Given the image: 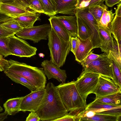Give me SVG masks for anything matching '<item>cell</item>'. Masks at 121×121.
<instances>
[{"instance_id":"1","label":"cell","mask_w":121,"mask_h":121,"mask_svg":"<svg viewBox=\"0 0 121 121\" xmlns=\"http://www.w3.org/2000/svg\"><path fill=\"white\" fill-rule=\"evenodd\" d=\"M42 101L35 112L42 121H54L68 113L58 91L53 84L48 83Z\"/></svg>"},{"instance_id":"2","label":"cell","mask_w":121,"mask_h":121,"mask_svg":"<svg viewBox=\"0 0 121 121\" xmlns=\"http://www.w3.org/2000/svg\"><path fill=\"white\" fill-rule=\"evenodd\" d=\"M4 71L23 77L32 83L36 90L45 86L46 78L42 68L32 66L12 60H7Z\"/></svg>"},{"instance_id":"3","label":"cell","mask_w":121,"mask_h":121,"mask_svg":"<svg viewBox=\"0 0 121 121\" xmlns=\"http://www.w3.org/2000/svg\"><path fill=\"white\" fill-rule=\"evenodd\" d=\"M56 87L69 114L77 116L85 109L86 102L77 89L75 81L62 83Z\"/></svg>"},{"instance_id":"4","label":"cell","mask_w":121,"mask_h":121,"mask_svg":"<svg viewBox=\"0 0 121 121\" xmlns=\"http://www.w3.org/2000/svg\"><path fill=\"white\" fill-rule=\"evenodd\" d=\"M48 39L51 60L56 65L60 67H62L65 64L67 56L70 51V41L66 42L59 37L51 27Z\"/></svg>"},{"instance_id":"5","label":"cell","mask_w":121,"mask_h":121,"mask_svg":"<svg viewBox=\"0 0 121 121\" xmlns=\"http://www.w3.org/2000/svg\"><path fill=\"white\" fill-rule=\"evenodd\" d=\"M100 75L84 69L75 81L77 89L85 101L89 95L94 93Z\"/></svg>"},{"instance_id":"6","label":"cell","mask_w":121,"mask_h":121,"mask_svg":"<svg viewBox=\"0 0 121 121\" xmlns=\"http://www.w3.org/2000/svg\"><path fill=\"white\" fill-rule=\"evenodd\" d=\"M84 68L87 71L99 74L113 80L112 63L107 54L104 53L101 54L100 56Z\"/></svg>"},{"instance_id":"7","label":"cell","mask_w":121,"mask_h":121,"mask_svg":"<svg viewBox=\"0 0 121 121\" xmlns=\"http://www.w3.org/2000/svg\"><path fill=\"white\" fill-rule=\"evenodd\" d=\"M51 29L50 24H46L28 28H23L17 33V36L24 40H29L34 43H38L41 40H47Z\"/></svg>"},{"instance_id":"8","label":"cell","mask_w":121,"mask_h":121,"mask_svg":"<svg viewBox=\"0 0 121 121\" xmlns=\"http://www.w3.org/2000/svg\"><path fill=\"white\" fill-rule=\"evenodd\" d=\"M8 46L11 55L30 57L36 54L37 49L23 39L14 35L9 37Z\"/></svg>"},{"instance_id":"9","label":"cell","mask_w":121,"mask_h":121,"mask_svg":"<svg viewBox=\"0 0 121 121\" xmlns=\"http://www.w3.org/2000/svg\"><path fill=\"white\" fill-rule=\"evenodd\" d=\"M99 33L100 39L99 48L102 52L108 55L110 52L114 53L117 52L121 53V47L118 46L114 41L110 29L99 26Z\"/></svg>"},{"instance_id":"10","label":"cell","mask_w":121,"mask_h":121,"mask_svg":"<svg viewBox=\"0 0 121 121\" xmlns=\"http://www.w3.org/2000/svg\"><path fill=\"white\" fill-rule=\"evenodd\" d=\"M121 91V88L111 79L100 75L98 85L94 92L95 99Z\"/></svg>"},{"instance_id":"11","label":"cell","mask_w":121,"mask_h":121,"mask_svg":"<svg viewBox=\"0 0 121 121\" xmlns=\"http://www.w3.org/2000/svg\"><path fill=\"white\" fill-rule=\"evenodd\" d=\"M41 65L45 75L49 80L54 78L61 83L65 82L67 78L66 71L61 69L51 60H44L41 63Z\"/></svg>"},{"instance_id":"12","label":"cell","mask_w":121,"mask_h":121,"mask_svg":"<svg viewBox=\"0 0 121 121\" xmlns=\"http://www.w3.org/2000/svg\"><path fill=\"white\" fill-rule=\"evenodd\" d=\"M0 12L13 18L26 14L36 13L32 10L1 3H0Z\"/></svg>"},{"instance_id":"13","label":"cell","mask_w":121,"mask_h":121,"mask_svg":"<svg viewBox=\"0 0 121 121\" xmlns=\"http://www.w3.org/2000/svg\"><path fill=\"white\" fill-rule=\"evenodd\" d=\"M56 17L62 24L70 34L71 37L78 35V25L76 16H61Z\"/></svg>"},{"instance_id":"14","label":"cell","mask_w":121,"mask_h":121,"mask_svg":"<svg viewBox=\"0 0 121 121\" xmlns=\"http://www.w3.org/2000/svg\"><path fill=\"white\" fill-rule=\"evenodd\" d=\"M57 6V14L74 16L78 0H55Z\"/></svg>"},{"instance_id":"15","label":"cell","mask_w":121,"mask_h":121,"mask_svg":"<svg viewBox=\"0 0 121 121\" xmlns=\"http://www.w3.org/2000/svg\"><path fill=\"white\" fill-rule=\"evenodd\" d=\"M48 20L51 27L53 28L57 35L65 41H70L71 37L70 34L56 16L50 17Z\"/></svg>"},{"instance_id":"16","label":"cell","mask_w":121,"mask_h":121,"mask_svg":"<svg viewBox=\"0 0 121 121\" xmlns=\"http://www.w3.org/2000/svg\"><path fill=\"white\" fill-rule=\"evenodd\" d=\"M78 38L79 46L74 55L75 60L80 63L86 57L93 49V46L89 39L82 40Z\"/></svg>"},{"instance_id":"17","label":"cell","mask_w":121,"mask_h":121,"mask_svg":"<svg viewBox=\"0 0 121 121\" xmlns=\"http://www.w3.org/2000/svg\"><path fill=\"white\" fill-rule=\"evenodd\" d=\"M24 96L17 97L8 99L3 104V107L9 115H14L20 111V107Z\"/></svg>"},{"instance_id":"18","label":"cell","mask_w":121,"mask_h":121,"mask_svg":"<svg viewBox=\"0 0 121 121\" xmlns=\"http://www.w3.org/2000/svg\"><path fill=\"white\" fill-rule=\"evenodd\" d=\"M39 15L36 13L26 14L13 18L23 28H28L33 26L36 21L39 20Z\"/></svg>"},{"instance_id":"19","label":"cell","mask_w":121,"mask_h":121,"mask_svg":"<svg viewBox=\"0 0 121 121\" xmlns=\"http://www.w3.org/2000/svg\"><path fill=\"white\" fill-rule=\"evenodd\" d=\"M110 30L118 45H121V16L115 15L112 22Z\"/></svg>"},{"instance_id":"20","label":"cell","mask_w":121,"mask_h":121,"mask_svg":"<svg viewBox=\"0 0 121 121\" xmlns=\"http://www.w3.org/2000/svg\"><path fill=\"white\" fill-rule=\"evenodd\" d=\"M119 106H120L108 104L100 102L95 99L93 102L87 105L85 110H92L95 112L96 113L106 110L116 108Z\"/></svg>"},{"instance_id":"21","label":"cell","mask_w":121,"mask_h":121,"mask_svg":"<svg viewBox=\"0 0 121 121\" xmlns=\"http://www.w3.org/2000/svg\"><path fill=\"white\" fill-rule=\"evenodd\" d=\"M100 102L108 104L121 106V91L109 95L95 99Z\"/></svg>"},{"instance_id":"22","label":"cell","mask_w":121,"mask_h":121,"mask_svg":"<svg viewBox=\"0 0 121 121\" xmlns=\"http://www.w3.org/2000/svg\"><path fill=\"white\" fill-rule=\"evenodd\" d=\"M4 72L6 75L13 81L24 86L31 91L36 90L33 84L23 77L14 73Z\"/></svg>"},{"instance_id":"23","label":"cell","mask_w":121,"mask_h":121,"mask_svg":"<svg viewBox=\"0 0 121 121\" xmlns=\"http://www.w3.org/2000/svg\"><path fill=\"white\" fill-rule=\"evenodd\" d=\"M121 118V116L95 113L91 117H80L79 121H119Z\"/></svg>"},{"instance_id":"24","label":"cell","mask_w":121,"mask_h":121,"mask_svg":"<svg viewBox=\"0 0 121 121\" xmlns=\"http://www.w3.org/2000/svg\"><path fill=\"white\" fill-rule=\"evenodd\" d=\"M115 14V13H113L112 9L105 10L99 23V25L110 30L111 23Z\"/></svg>"},{"instance_id":"25","label":"cell","mask_w":121,"mask_h":121,"mask_svg":"<svg viewBox=\"0 0 121 121\" xmlns=\"http://www.w3.org/2000/svg\"><path fill=\"white\" fill-rule=\"evenodd\" d=\"M110 59L112 65L113 79V81L121 88V67L116 61L114 58L110 53L108 55Z\"/></svg>"},{"instance_id":"26","label":"cell","mask_w":121,"mask_h":121,"mask_svg":"<svg viewBox=\"0 0 121 121\" xmlns=\"http://www.w3.org/2000/svg\"><path fill=\"white\" fill-rule=\"evenodd\" d=\"M43 5V13L50 17L57 14V4L55 0H40Z\"/></svg>"},{"instance_id":"27","label":"cell","mask_w":121,"mask_h":121,"mask_svg":"<svg viewBox=\"0 0 121 121\" xmlns=\"http://www.w3.org/2000/svg\"><path fill=\"white\" fill-rule=\"evenodd\" d=\"M88 7L90 13L99 23L104 10L108 9V7L104 4L101 5H95Z\"/></svg>"},{"instance_id":"28","label":"cell","mask_w":121,"mask_h":121,"mask_svg":"<svg viewBox=\"0 0 121 121\" xmlns=\"http://www.w3.org/2000/svg\"><path fill=\"white\" fill-rule=\"evenodd\" d=\"M45 92L46 90L45 88L31 91L30 93L35 111L42 101Z\"/></svg>"},{"instance_id":"29","label":"cell","mask_w":121,"mask_h":121,"mask_svg":"<svg viewBox=\"0 0 121 121\" xmlns=\"http://www.w3.org/2000/svg\"><path fill=\"white\" fill-rule=\"evenodd\" d=\"M20 111H35L31 94L24 96L22 99L20 107Z\"/></svg>"},{"instance_id":"30","label":"cell","mask_w":121,"mask_h":121,"mask_svg":"<svg viewBox=\"0 0 121 121\" xmlns=\"http://www.w3.org/2000/svg\"><path fill=\"white\" fill-rule=\"evenodd\" d=\"M76 16L78 25V37L82 40L90 39L88 31L86 25L80 18Z\"/></svg>"},{"instance_id":"31","label":"cell","mask_w":121,"mask_h":121,"mask_svg":"<svg viewBox=\"0 0 121 121\" xmlns=\"http://www.w3.org/2000/svg\"><path fill=\"white\" fill-rule=\"evenodd\" d=\"M9 37L0 38V56L4 57L11 55L8 44Z\"/></svg>"},{"instance_id":"32","label":"cell","mask_w":121,"mask_h":121,"mask_svg":"<svg viewBox=\"0 0 121 121\" xmlns=\"http://www.w3.org/2000/svg\"><path fill=\"white\" fill-rule=\"evenodd\" d=\"M1 25L12 31L15 34L23 28L17 22L13 19L1 24Z\"/></svg>"},{"instance_id":"33","label":"cell","mask_w":121,"mask_h":121,"mask_svg":"<svg viewBox=\"0 0 121 121\" xmlns=\"http://www.w3.org/2000/svg\"><path fill=\"white\" fill-rule=\"evenodd\" d=\"M29 9L39 13H44L43 7L40 0H32L28 5Z\"/></svg>"},{"instance_id":"34","label":"cell","mask_w":121,"mask_h":121,"mask_svg":"<svg viewBox=\"0 0 121 121\" xmlns=\"http://www.w3.org/2000/svg\"><path fill=\"white\" fill-rule=\"evenodd\" d=\"M0 3L9 4L24 9L31 10L29 9L28 5L22 0H0Z\"/></svg>"},{"instance_id":"35","label":"cell","mask_w":121,"mask_h":121,"mask_svg":"<svg viewBox=\"0 0 121 121\" xmlns=\"http://www.w3.org/2000/svg\"><path fill=\"white\" fill-rule=\"evenodd\" d=\"M101 55V54H95L91 51L86 57L80 62L81 64L83 67L84 68L99 57Z\"/></svg>"},{"instance_id":"36","label":"cell","mask_w":121,"mask_h":121,"mask_svg":"<svg viewBox=\"0 0 121 121\" xmlns=\"http://www.w3.org/2000/svg\"><path fill=\"white\" fill-rule=\"evenodd\" d=\"M96 113L117 116H121V106L116 108L99 112Z\"/></svg>"},{"instance_id":"37","label":"cell","mask_w":121,"mask_h":121,"mask_svg":"<svg viewBox=\"0 0 121 121\" xmlns=\"http://www.w3.org/2000/svg\"><path fill=\"white\" fill-rule=\"evenodd\" d=\"M70 42L71 46L70 51L75 55L79 46V38L78 36L71 37L70 38Z\"/></svg>"},{"instance_id":"38","label":"cell","mask_w":121,"mask_h":121,"mask_svg":"<svg viewBox=\"0 0 121 121\" xmlns=\"http://www.w3.org/2000/svg\"><path fill=\"white\" fill-rule=\"evenodd\" d=\"M15 34L12 31L0 25V38L8 37Z\"/></svg>"},{"instance_id":"39","label":"cell","mask_w":121,"mask_h":121,"mask_svg":"<svg viewBox=\"0 0 121 121\" xmlns=\"http://www.w3.org/2000/svg\"><path fill=\"white\" fill-rule=\"evenodd\" d=\"M105 0H90L84 4L80 5L77 8L87 7L95 5H102L104 4V2Z\"/></svg>"},{"instance_id":"40","label":"cell","mask_w":121,"mask_h":121,"mask_svg":"<svg viewBox=\"0 0 121 121\" xmlns=\"http://www.w3.org/2000/svg\"><path fill=\"white\" fill-rule=\"evenodd\" d=\"M78 121L77 116H73L68 113L61 117L55 120L54 121Z\"/></svg>"},{"instance_id":"41","label":"cell","mask_w":121,"mask_h":121,"mask_svg":"<svg viewBox=\"0 0 121 121\" xmlns=\"http://www.w3.org/2000/svg\"><path fill=\"white\" fill-rule=\"evenodd\" d=\"M40 120V118L38 115L34 111L31 112L26 120V121H39Z\"/></svg>"},{"instance_id":"42","label":"cell","mask_w":121,"mask_h":121,"mask_svg":"<svg viewBox=\"0 0 121 121\" xmlns=\"http://www.w3.org/2000/svg\"><path fill=\"white\" fill-rule=\"evenodd\" d=\"M13 18L4 14L0 12V25L7 22Z\"/></svg>"},{"instance_id":"43","label":"cell","mask_w":121,"mask_h":121,"mask_svg":"<svg viewBox=\"0 0 121 121\" xmlns=\"http://www.w3.org/2000/svg\"><path fill=\"white\" fill-rule=\"evenodd\" d=\"M121 0H106L105 1L106 5L107 6L112 7L115 5L119 4Z\"/></svg>"},{"instance_id":"44","label":"cell","mask_w":121,"mask_h":121,"mask_svg":"<svg viewBox=\"0 0 121 121\" xmlns=\"http://www.w3.org/2000/svg\"><path fill=\"white\" fill-rule=\"evenodd\" d=\"M117 7L115 10V15L118 16H121V2L117 5Z\"/></svg>"},{"instance_id":"45","label":"cell","mask_w":121,"mask_h":121,"mask_svg":"<svg viewBox=\"0 0 121 121\" xmlns=\"http://www.w3.org/2000/svg\"><path fill=\"white\" fill-rule=\"evenodd\" d=\"M5 59L3 56H0V71H4V62Z\"/></svg>"},{"instance_id":"46","label":"cell","mask_w":121,"mask_h":121,"mask_svg":"<svg viewBox=\"0 0 121 121\" xmlns=\"http://www.w3.org/2000/svg\"><path fill=\"white\" fill-rule=\"evenodd\" d=\"M8 115V113L5 111L2 113H0V121H4L7 118Z\"/></svg>"},{"instance_id":"47","label":"cell","mask_w":121,"mask_h":121,"mask_svg":"<svg viewBox=\"0 0 121 121\" xmlns=\"http://www.w3.org/2000/svg\"><path fill=\"white\" fill-rule=\"evenodd\" d=\"M90 0H78L77 4V8L81 5L82 4L85 3L89 1Z\"/></svg>"},{"instance_id":"48","label":"cell","mask_w":121,"mask_h":121,"mask_svg":"<svg viewBox=\"0 0 121 121\" xmlns=\"http://www.w3.org/2000/svg\"><path fill=\"white\" fill-rule=\"evenodd\" d=\"M26 4L28 7V5L30 3L32 0H22Z\"/></svg>"},{"instance_id":"49","label":"cell","mask_w":121,"mask_h":121,"mask_svg":"<svg viewBox=\"0 0 121 121\" xmlns=\"http://www.w3.org/2000/svg\"><path fill=\"white\" fill-rule=\"evenodd\" d=\"M3 108L1 106L0 104V112L2 111H3Z\"/></svg>"},{"instance_id":"50","label":"cell","mask_w":121,"mask_h":121,"mask_svg":"<svg viewBox=\"0 0 121 121\" xmlns=\"http://www.w3.org/2000/svg\"></svg>"}]
</instances>
